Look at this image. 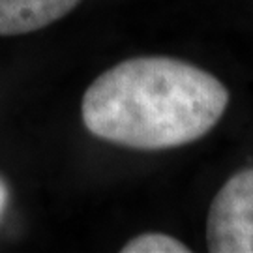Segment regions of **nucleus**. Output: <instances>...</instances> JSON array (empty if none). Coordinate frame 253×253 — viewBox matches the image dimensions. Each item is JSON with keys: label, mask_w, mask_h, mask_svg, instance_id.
I'll use <instances>...</instances> for the list:
<instances>
[{"label": "nucleus", "mask_w": 253, "mask_h": 253, "mask_svg": "<svg viewBox=\"0 0 253 253\" xmlns=\"http://www.w3.org/2000/svg\"><path fill=\"white\" fill-rule=\"evenodd\" d=\"M229 90L212 73L169 56L115 64L86 88L84 127L135 150H165L199 141L219 122Z\"/></svg>", "instance_id": "1"}, {"label": "nucleus", "mask_w": 253, "mask_h": 253, "mask_svg": "<svg viewBox=\"0 0 253 253\" xmlns=\"http://www.w3.org/2000/svg\"><path fill=\"white\" fill-rule=\"evenodd\" d=\"M207 244L212 253H253V167L235 172L216 193Z\"/></svg>", "instance_id": "2"}, {"label": "nucleus", "mask_w": 253, "mask_h": 253, "mask_svg": "<svg viewBox=\"0 0 253 253\" xmlns=\"http://www.w3.org/2000/svg\"><path fill=\"white\" fill-rule=\"evenodd\" d=\"M81 0H0V36L30 34L53 25Z\"/></svg>", "instance_id": "3"}, {"label": "nucleus", "mask_w": 253, "mask_h": 253, "mask_svg": "<svg viewBox=\"0 0 253 253\" xmlns=\"http://www.w3.org/2000/svg\"><path fill=\"white\" fill-rule=\"evenodd\" d=\"M190 248L165 233H143L131 238L122 253H188Z\"/></svg>", "instance_id": "4"}, {"label": "nucleus", "mask_w": 253, "mask_h": 253, "mask_svg": "<svg viewBox=\"0 0 253 253\" xmlns=\"http://www.w3.org/2000/svg\"><path fill=\"white\" fill-rule=\"evenodd\" d=\"M8 205H9V186L8 182L4 180V176L0 174V219L6 214Z\"/></svg>", "instance_id": "5"}]
</instances>
